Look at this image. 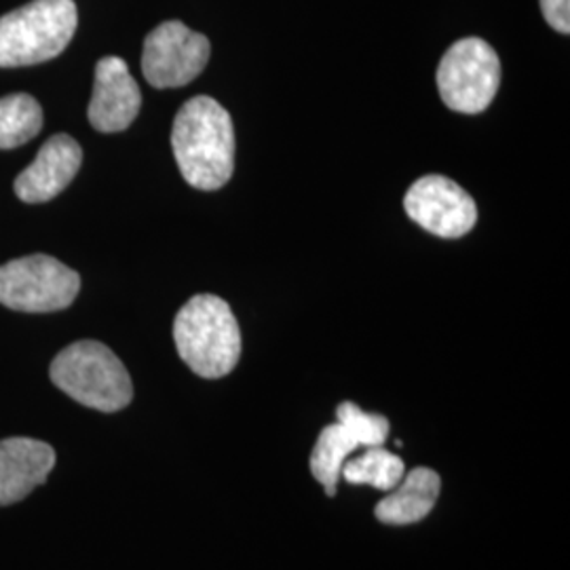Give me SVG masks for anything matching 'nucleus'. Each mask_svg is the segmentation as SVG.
Wrapping results in <instances>:
<instances>
[{
    "mask_svg": "<svg viewBox=\"0 0 570 570\" xmlns=\"http://www.w3.org/2000/svg\"><path fill=\"white\" fill-rule=\"evenodd\" d=\"M171 148L193 188H223L235 171V127L228 110L207 96L188 100L174 119Z\"/></svg>",
    "mask_w": 570,
    "mask_h": 570,
    "instance_id": "1",
    "label": "nucleus"
},
{
    "mask_svg": "<svg viewBox=\"0 0 570 570\" xmlns=\"http://www.w3.org/2000/svg\"><path fill=\"white\" fill-rule=\"evenodd\" d=\"M174 341L184 364L202 379H223L242 357V330L220 296L199 294L180 308Z\"/></svg>",
    "mask_w": 570,
    "mask_h": 570,
    "instance_id": "2",
    "label": "nucleus"
},
{
    "mask_svg": "<svg viewBox=\"0 0 570 570\" xmlns=\"http://www.w3.org/2000/svg\"><path fill=\"white\" fill-rule=\"evenodd\" d=\"M49 376L68 397L100 412H119L134 397L127 367L98 341L66 346L51 362Z\"/></svg>",
    "mask_w": 570,
    "mask_h": 570,
    "instance_id": "3",
    "label": "nucleus"
},
{
    "mask_svg": "<svg viewBox=\"0 0 570 570\" xmlns=\"http://www.w3.org/2000/svg\"><path fill=\"white\" fill-rule=\"evenodd\" d=\"M79 23L75 0H32L0 18V68L58 58Z\"/></svg>",
    "mask_w": 570,
    "mask_h": 570,
    "instance_id": "4",
    "label": "nucleus"
},
{
    "mask_svg": "<svg viewBox=\"0 0 570 570\" xmlns=\"http://www.w3.org/2000/svg\"><path fill=\"white\" fill-rule=\"evenodd\" d=\"M499 56L478 37L454 42L438 66L440 98L454 112H484L499 91Z\"/></svg>",
    "mask_w": 570,
    "mask_h": 570,
    "instance_id": "5",
    "label": "nucleus"
},
{
    "mask_svg": "<svg viewBox=\"0 0 570 570\" xmlns=\"http://www.w3.org/2000/svg\"><path fill=\"white\" fill-rule=\"evenodd\" d=\"M81 289L77 271L35 254L0 266V305L21 313H53L75 303Z\"/></svg>",
    "mask_w": 570,
    "mask_h": 570,
    "instance_id": "6",
    "label": "nucleus"
},
{
    "mask_svg": "<svg viewBox=\"0 0 570 570\" xmlns=\"http://www.w3.org/2000/svg\"><path fill=\"white\" fill-rule=\"evenodd\" d=\"M338 421L322 429L311 454V473L324 487L327 497L336 494L343 465L360 449L383 446L387 442L389 425L383 414H370L353 402H343L336 410Z\"/></svg>",
    "mask_w": 570,
    "mask_h": 570,
    "instance_id": "7",
    "label": "nucleus"
},
{
    "mask_svg": "<svg viewBox=\"0 0 570 570\" xmlns=\"http://www.w3.org/2000/svg\"><path fill=\"white\" fill-rule=\"evenodd\" d=\"M209 53L207 37L183 21H164L144 41V79L157 89L184 87L204 72Z\"/></svg>",
    "mask_w": 570,
    "mask_h": 570,
    "instance_id": "8",
    "label": "nucleus"
},
{
    "mask_svg": "<svg viewBox=\"0 0 570 570\" xmlns=\"http://www.w3.org/2000/svg\"><path fill=\"white\" fill-rule=\"evenodd\" d=\"M404 207L410 220L444 239L468 235L478 223V205L465 188L446 176H423L407 188Z\"/></svg>",
    "mask_w": 570,
    "mask_h": 570,
    "instance_id": "9",
    "label": "nucleus"
},
{
    "mask_svg": "<svg viewBox=\"0 0 570 570\" xmlns=\"http://www.w3.org/2000/svg\"><path fill=\"white\" fill-rule=\"evenodd\" d=\"M142 106V94L121 58L108 56L96 66L94 96L87 117L91 127L102 134L125 131L136 121Z\"/></svg>",
    "mask_w": 570,
    "mask_h": 570,
    "instance_id": "10",
    "label": "nucleus"
},
{
    "mask_svg": "<svg viewBox=\"0 0 570 570\" xmlns=\"http://www.w3.org/2000/svg\"><path fill=\"white\" fill-rule=\"evenodd\" d=\"M82 164V150L75 138L58 134L42 144L37 159L16 178V195L23 204H45L75 180Z\"/></svg>",
    "mask_w": 570,
    "mask_h": 570,
    "instance_id": "11",
    "label": "nucleus"
},
{
    "mask_svg": "<svg viewBox=\"0 0 570 570\" xmlns=\"http://www.w3.org/2000/svg\"><path fill=\"white\" fill-rule=\"evenodd\" d=\"M56 468V450L32 438L0 440V508L13 505L41 487Z\"/></svg>",
    "mask_w": 570,
    "mask_h": 570,
    "instance_id": "12",
    "label": "nucleus"
},
{
    "mask_svg": "<svg viewBox=\"0 0 570 570\" xmlns=\"http://www.w3.org/2000/svg\"><path fill=\"white\" fill-rule=\"evenodd\" d=\"M440 489L442 480L433 469H412L402 478V482L391 490V494L376 505L374 515L383 524L391 527H406L421 522L435 508Z\"/></svg>",
    "mask_w": 570,
    "mask_h": 570,
    "instance_id": "13",
    "label": "nucleus"
},
{
    "mask_svg": "<svg viewBox=\"0 0 570 570\" xmlns=\"http://www.w3.org/2000/svg\"><path fill=\"white\" fill-rule=\"evenodd\" d=\"M341 475L348 484L391 492L406 475V465L395 452H389L383 446H372L364 450V454L346 461Z\"/></svg>",
    "mask_w": 570,
    "mask_h": 570,
    "instance_id": "14",
    "label": "nucleus"
},
{
    "mask_svg": "<svg viewBox=\"0 0 570 570\" xmlns=\"http://www.w3.org/2000/svg\"><path fill=\"white\" fill-rule=\"evenodd\" d=\"M42 127L41 104L28 94L0 98V148H18L39 136Z\"/></svg>",
    "mask_w": 570,
    "mask_h": 570,
    "instance_id": "15",
    "label": "nucleus"
},
{
    "mask_svg": "<svg viewBox=\"0 0 570 570\" xmlns=\"http://www.w3.org/2000/svg\"><path fill=\"white\" fill-rule=\"evenodd\" d=\"M543 18L556 32H570V0H541Z\"/></svg>",
    "mask_w": 570,
    "mask_h": 570,
    "instance_id": "16",
    "label": "nucleus"
}]
</instances>
